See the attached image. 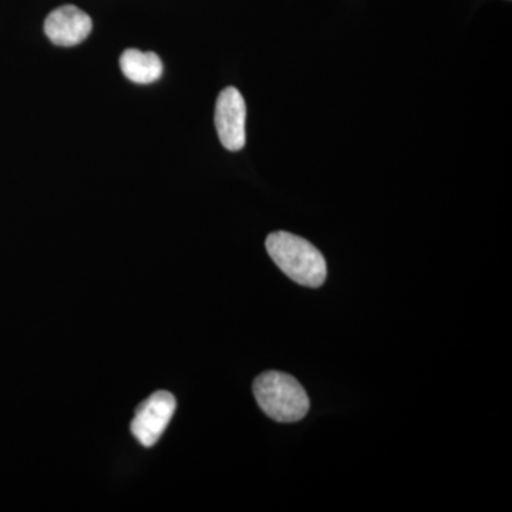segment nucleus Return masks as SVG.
Wrapping results in <instances>:
<instances>
[{
  "instance_id": "obj_2",
  "label": "nucleus",
  "mask_w": 512,
  "mask_h": 512,
  "mask_svg": "<svg viewBox=\"0 0 512 512\" xmlns=\"http://www.w3.org/2000/svg\"><path fill=\"white\" fill-rule=\"evenodd\" d=\"M254 396L262 412L279 423H295L309 412V397L302 384L286 373L269 372L256 377Z\"/></svg>"
},
{
  "instance_id": "obj_4",
  "label": "nucleus",
  "mask_w": 512,
  "mask_h": 512,
  "mask_svg": "<svg viewBox=\"0 0 512 512\" xmlns=\"http://www.w3.org/2000/svg\"><path fill=\"white\" fill-rule=\"evenodd\" d=\"M247 106L244 97L235 87H227L218 96L215 107V127L222 146L228 151H239L247 143L245 133Z\"/></svg>"
},
{
  "instance_id": "obj_1",
  "label": "nucleus",
  "mask_w": 512,
  "mask_h": 512,
  "mask_svg": "<svg viewBox=\"0 0 512 512\" xmlns=\"http://www.w3.org/2000/svg\"><path fill=\"white\" fill-rule=\"evenodd\" d=\"M266 251L272 261L296 284L319 288L325 284L328 268L318 248L291 232H272L266 238Z\"/></svg>"
},
{
  "instance_id": "obj_3",
  "label": "nucleus",
  "mask_w": 512,
  "mask_h": 512,
  "mask_svg": "<svg viewBox=\"0 0 512 512\" xmlns=\"http://www.w3.org/2000/svg\"><path fill=\"white\" fill-rule=\"evenodd\" d=\"M175 409V397L168 392L154 393L146 402L141 403L131 421V433L138 443L144 447H153L173 419Z\"/></svg>"
},
{
  "instance_id": "obj_6",
  "label": "nucleus",
  "mask_w": 512,
  "mask_h": 512,
  "mask_svg": "<svg viewBox=\"0 0 512 512\" xmlns=\"http://www.w3.org/2000/svg\"><path fill=\"white\" fill-rule=\"evenodd\" d=\"M121 72L128 80L137 84H151L163 76V62L156 53H143L128 49L121 55Z\"/></svg>"
},
{
  "instance_id": "obj_5",
  "label": "nucleus",
  "mask_w": 512,
  "mask_h": 512,
  "mask_svg": "<svg viewBox=\"0 0 512 512\" xmlns=\"http://www.w3.org/2000/svg\"><path fill=\"white\" fill-rule=\"evenodd\" d=\"M92 29L90 16L72 5L53 10L45 22L46 36L53 45L60 47L80 45L89 37Z\"/></svg>"
}]
</instances>
